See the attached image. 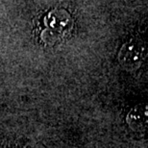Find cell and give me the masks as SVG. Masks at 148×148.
Returning a JSON list of instances; mask_svg holds the SVG:
<instances>
[{
  "label": "cell",
  "instance_id": "4",
  "mask_svg": "<svg viewBox=\"0 0 148 148\" xmlns=\"http://www.w3.org/2000/svg\"><path fill=\"white\" fill-rule=\"evenodd\" d=\"M3 148H23V147H20V146H16V145H14V146H10V147L5 146V147H3Z\"/></svg>",
  "mask_w": 148,
  "mask_h": 148
},
{
  "label": "cell",
  "instance_id": "1",
  "mask_svg": "<svg viewBox=\"0 0 148 148\" xmlns=\"http://www.w3.org/2000/svg\"><path fill=\"white\" fill-rule=\"evenodd\" d=\"M148 58V38L140 31H134L121 44L117 53V62L126 71L136 72Z\"/></svg>",
  "mask_w": 148,
  "mask_h": 148
},
{
  "label": "cell",
  "instance_id": "2",
  "mask_svg": "<svg viewBox=\"0 0 148 148\" xmlns=\"http://www.w3.org/2000/svg\"><path fill=\"white\" fill-rule=\"evenodd\" d=\"M74 27L71 14L64 9H54L44 16L40 38L45 43L54 44L69 38Z\"/></svg>",
  "mask_w": 148,
  "mask_h": 148
},
{
  "label": "cell",
  "instance_id": "3",
  "mask_svg": "<svg viewBox=\"0 0 148 148\" xmlns=\"http://www.w3.org/2000/svg\"><path fill=\"white\" fill-rule=\"evenodd\" d=\"M125 122L130 131L140 137L148 136V102L134 105L127 112Z\"/></svg>",
  "mask_w": 148,
  "mask_h": 148
}]
</instances>
